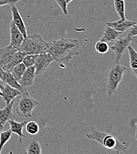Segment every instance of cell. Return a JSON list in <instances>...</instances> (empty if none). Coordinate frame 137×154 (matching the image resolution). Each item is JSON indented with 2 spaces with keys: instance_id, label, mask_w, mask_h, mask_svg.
<instances>
[{
  "instance_id": "f546056e",
  "label": "cell",
  "mask_w": 137,
  "mask_h": 154,
  "mask_svg": "<svg viewBox=\"0 0 137 154\" xmlns=\"http://www.w3.org/2000/svg\"><path fill=\"white\" fill-rule=\"evenodd\" d=\"M5 84V83H4V82L2 81V80L0 78V89H1V90H2V88H4Z\"/></svg>"
},
{
  "instance_id": "ba28073f",
  "label": "cell",
  "mask_w": 137,
  "mask_h": 154,
  "mask_svg": "<svg viewBox=\"0 0 137 154\" xmlns=\"http://www.w3.org/2000/svg\"><path fill=\"white\" fill-rule=\"evenodd\" d=\"M0 78L4 83L14 88L17 89L22 94L28 92L27 88L21 86L19 84V81L14 78L10 72L0 70Z\"/></svg>"
},
{
  "instance_id": "836d02e7",
  "label": "cell",
  "mask_w": 137,
  "mask_h": 154,
  "mask_svg": "<svg viewBox=\"0 0 137 154\" xmlns=\"http://www.w3.org/2000/svg\"><path fill=\"white\" fill-rule=\"evenodd\" d=\"M122 1H125V0H122Z\"/></svg>"
},
{
  "instance_id": "1f68e13d",
  "label": "cell",
  "mask_w": 137,
  "mask_h": 154,
  "mask_svg": "<svg viewBox=\"0 0 137 154\" xmlns=\"http://www.w3.org/2000/svg\"><path fill=\"white\" fill-rule=\"evenodd\" d=\"M72 1H73V0H67V4H69V3H70V2H72Z\"/></svg>"
},
{
  "instance_id": "ac0fdd59",
  "label": "cell",
  "mask_w": 137,
  "mask_h": 154,
  "mask_svg": "<svg viewBox=\"0 0 137 154\" xmlns=\"http://www.w3.org/2000/svg\"><path fill=\"white\" fill-rule=\"evenodd\" d=\"M26 54H25V53H24L23 52H21V51H17L15 53V54L14 55V57L13 58V59L11 60V61L10 63H8L7 65L4 66L2 68V69H1V70L11 72L12 69H13V68L16 65H17V64L20 63L21 62H22L23 58H24V56Z\"/></svg>"
},
{
  "instance_id": "7c38bea8",
  "label": "cell",
  "mask_w": 137,
  "mask_h": 154,
  "mask_svg": "<svg viewBox=\"0 0 137 154\" xmlns=\"http://www.w3.org/2000/svg\"><path fill=\"white\" fill-rule=\"evenodd\" d=\"M11 12H12V16H13L12 21L19 29V30L22 33L24 38H25L27 36V28L24 24V20L22 19V17L20 15L17 7L15 5H11Z\"/></svg>"
},
{
  "instance_id": "83f0119b",
  "label": "cell",
  "mask_w": 137,
  "mask_h": 154,
  "mask_svg": "<svg viewBox=\"0 0 137 154\" xmlns=\"http://www.w3.org/2000/svg\"><path fill=\"white\" fill-rule=\"evenodd\" d=\"M126 32H127L128 35L132 38L136 36L137 35V24L130 27L129 29H127Z\"/></svg>"
},
{
  "instance_id": "8fae6325",
  "label": "cell",
  "mask_w": 137,
  "mask_h": 154,
  "mask_svg": "<svg viewBox=\"0 0 137 154\" xmlns=\"http://www.w3.org/2000/svg\"><path fill=\"white\" fill-rule=\"evenodd\" d=\"M10 43L16 49L19 50L22 42L24 40V36L20 32L19 29L16 27L14 23L11 21L10 26Z\"/></svg>"
},
{
  "instance_id": "5bb4252c",
  "label": "cell",
  "mask_w": 137,
  "mask_h": 154,
  "mask_svg": "<svg viewBox=\"0 0 137 154\" xmlns=\"http://www.w3.org/2000/svg\"><path fill=\"white\" fill-rule=\"evenodd\" d=\"M136 24L137 23L135 21L127 19H119L114 22L106 23V24L108 25L115 30L122 33L126 32L128 29Z\"/></svg>"
},
{
  "instance_id": "3957f363",
  "label": "cell",
  "mask_w": 137,
  "mask_h": 154,
  "mask_svg": "<svg viewBox=\"0 0 137 154\" xmlns=\"http://www.w3.org/2000/svg\"><path fill=\"white\" fill-rule=\"evenodd\" d=\"M49 43L38 34L28 36L24 38L18 51L27 54L39 55L47 52Z\"/></svg>"
},
{
  "instance_id": "52a82bcc",
  "label": "cell",
  "mask_w": 137,
  "mask_h": 154,
  "mask_svg": "<svg viewBox=\"0 0 137 154\" xmlns=\"http://www.w3.org/2000/svg\"><path fill=\"white\" fill-rule=\"evenodd\" d=\"M54 61L53 58L48 52L37 55L34 66L36 69V75L42 74Z\"/></svg>"
},
{
  "instance_id": "f1b7e54d",
  "label": "cell",
  "mask_w": 137,
  "mask_h": 154,
  "mask_svg": "<svg viewBox=\"0 0 137 154\" xmlns=\"http://www.w3.org/2000/svg\"><path fill=\"white\" fill-rule=\"evenodd\" d=\"M21 0H0V7L4 5H13Z\"/></svg>"
},
{
  "instance_id": "44dd1931",
  "label": "cell",
  "mask_w": 137,
  "mask_h": 154,
  "mask_svg": "<svg viewBox=\"0 0 137 154\" xmlns=\"http://www.w3.org/2000/svg\"><path fill=\"white\" fill-rule=\"evenodd\" d=\"M26 67L24 65V64L22 62H21L20 63L16 65L11 71V74L14 78L18 81H20L22 75H23L24 72H25L26 69Z\"/></svg>"
},
{
  "instance_id": "7402d4cb",
  "label": "cell",
  "mask_w": 137,
  "mask_h": 154,
  "mask_svg": "<svg viewBox=\"0 0 137 154\" xmlns=\"http://www.w3.org/2000/svg\"><path fill=\"white\" fill-rule=\"evenodd\" d=\"M114 7L119 19H126L125 14V2L122 0H114Z\"/></svg>"
},
{
  "instance_id": "30bf717a",
  "label": "cell",
  "mask_w": 137,
  "mask_h": 154,
  "mask_svg": "<svg viewBox=\"0 0 137 154\" xmlns=\"http://www.w3.org/2000/svg\"><path fill=\"white\" fill-rule=\"evenodd\" d=\"M36 69L34 66L26 68L25 72L19 81L21 86L25 88H28L33 85L36 78Z\"/></svg>"
},
{
  "instance_id": "603a6c76",
  "label": "cell",
  "mask_w": 137,
  "mask_h": 154,
  "mask_svg": "<svg viewBox=\"0 0 137 154\" xmlns=\"http://www.w3.org/2000/svg\"><path fill=\"white\" fill-rule=\"evenodd\" d=\"M25 126L26 132L30 135H37L39 132V126L38 123H37L36 122L31 121L27 123Z\"/></svg>"
},
{
  "instance_id": "4fadbf2b",
  "label": "cell",
  "mask_w": 137,
  "mask_h": 154,
  "mask_svg": "<svg viewBox=\"0 0 137 154\" xmlns=\"http://www.w3.org/2000/svg\"><path fill=\"white\" fill-rule=\"evenodd\" d=\"M1 91L2 94V98L4 102L6 103V104H9L17 97L20 96L22 94V93L19 90L6 84H5L2 90H1Z\"/></svg>"
},
{
  "instance_id": "5b68a950",
  "label": "cell",
  "mask_w": 137,
  "mask_h": 154,
  "mask_svg": "<svg viewBox=\"0 0 137 154\" xmlns=\"http://www.w3.org/2000/svg\"><path fill=\"white\" fill-rule=\"evenodd\" d=\"M18 100L16 112L17 115L25 118H31L33 110L38 106L39 102L31 96L27 92L22 94Z\"/></svg>"
},
{
  "instance_id": "d6a6232c",
  "label": "cell",
  "mask_w": 137,
  "mask_h": 154,
  "mask_svg": "<svg viewBox=\"0 0 137 154\" xmlns=\"http://www.w3.org/2000/svg\"><path fill=\"white\" fill-rule=\"evenodd\" d=\"M2 91H1V90L0 89V96L2 97Z\"/></svg>"
},
{
  "instance_id": "7a4b0ae2",
  "label": "cell",
  "mask_w": 137,
  "mask_h": 154,
  "mask_svg": "<svg viewBox=\"0 0 137 154\" xmlns=\"http://www.w3.org/2000/svg\"><path fill=\"white\" fill-rule=\"evenodd\" d=\"M85 136L89 139L97 142L106 149L115 151L117 154L126 152L128 149L127 143L121 142L114 134L103 132L95 128H91Z\"/></svg>"
},
{
  "instance_id": "e0dca14e",
  "label": "cell",
  "mask_w": 137,
  "mask_h": 154,
  "mask_svg": "<svg viewBox=\"0 0 137 154\" xmlns=\"http://www.w3.org/2000/svg\"><path fill=\"white\" fill-rule=\"evenodd\" d=\"M122 33V32L117 31L108 25L106 24L103 30V34L100 40L106 43L114 42Z\"/></svg>"
},
{
  "instance_id": "ffe728a7",
  "label": "cell",
  "mask_w": 137,
  "mask_h": 154,
  "mask_svg": "<svg viewBox=\"0 0 137 154\" xmlns=\"http://www.w3.org/2000/svg\"><path fill=\"white\" fill-rule=\"evenodd\" d=\"M130 56V65L133 74L137 76V53L133 46L130 45L127 49Z\"/></svg>"
},
{
  "instance_id": "2e32d148",
  "label": "cell",
  "mask_w": 137,
  "mask_h": 154,
  "mask_svg": "<svg viewBox=\"0 0 137 154\" xmlns=\"http://www.w3.org/2000/svg\"><path fill=\"white\" fill-rule=\"evenodd\" d=\"M8 123L10 126V130L12 133L16 134L19 136V142L22 143V139L25 137V136L23 134L22 131L23 128L25 127L26 123H27L26 121H23L21 122H18L14 120V119L10 120L8 121Z\"/></svg>"
},
{
  "instance_id": "4316f807",
  "label": "cell",
  "mask_w": 137,
  "mask_h": 154,
  "mask_svg": "<svg viewBox=\"0 0 137 154\" xmlns=\"http://www.w3.org/2000/svg\"><path fill=\"white\" fill-rule=\"evenodd\" d=\"M56 2L59 6L62 12L65 16H68V10H67V0H55Z\"/></svg>"
},
{
  "instance_id": "484cf974",
  "label": "cell",
  "mask_w": 137,
  "mask_h": 154,
  "mask_svg": "<svg viewBox=\"0 0 137 154\" xmlns=\"http://www.w3.org/2000/svg\"><path fill=\"white\" fill-rule=\"evenodd\" d=\"M37 55L26 54L22 59V62L24 64L26 68L34 66Z\"/></svg>"
},
{
  "instance_id": "277c9868",
  "label": "cell",
  "mask_w": 137,
  "mask_h": 154,
  "mask_svg": "<svg viewBox=\"0 0 137 154\" xmlns=\"http://www.w3.org/2000/svg\"><path fill=\"white\" fill-rule=\"evenodd\" d=\"M127 69L125 66L120 64V63H114L108 73L106 83V92L109 96H112L117 91L118 86Z\"/></svg>"
},
{
  "instance_id": "d4e9b609",
  "label": "cell",
  "mask_w": 137,
  "mask_h": 154,
  "mask_svg": "<svg viewBox=\"0 0 137 154\" xmlns=\"http://www.w3.org/2000/svg\"><path fill=\"white\" fill-rule=\"evenodd\" d=\"M96 51L100 54H105L109 50V46L108 43L99 40L95 46Z\"/></svg>"
},
{
  "instance_id": "cb8c5ba5",
  "label": "cell",
  "mask_w": 137,
  "mask_h": 154,
  "mask_svg": "<svg viewBox=\"0 0 137 154\" xmlns=\"http://www.w3.org/2000/svg\"><path fill=\"white\" fill-rule=\"evenodd\" d=\"M12 135V132L11 130L5 131H2L0 134V154L1 153L2 149L5 144L10 140Z\"/></svg>"
},
{
  "instance_id": "8992f818",
  "label": "cell",
  "mask_w": 137,
  "mask_h": 154,
  "mask_svg": "<svg viewBox=\"0 0 137 154\" xmlns=\"http://www.w3.org/2000/svg\"><path fill=\"white\" fill-rule=\"evenodd\" d=\"M133 41L132 37L127 35L124 38H118L114 42L113 45L109 47V50L113 51L115 55L114 63H119L127 48Z\"/></svg>"
},
{
  "instance_id": "4dcf8cb0",
  "label": "cell",
  "mask_w": 137,
  "mask_h": 154,
  "mask_svg": "<svg viewBox=\"0 0 137 154\" xmlns=\"http://www.w3.org/2000/svg\"><path fill=\"white\" fill-rule=\"evenodd\" d=\"M4 125H2V124L0 123V134H1V132L3 131V130H4Z\"/></svg>"
},
{
  "instance_id": "6da1fadb",
  "label": "cell",
  "mask_w": 137,
  "mask_h": 154,
  "mask_svg": "<svg viewBox=\"0 0 137 154\" xmlns=\"http://www.w3.org/2000/svg\"><path fill=\"white\" fill-rule=\"evenodd\" d=\"M80 42L78 39L61 38L49 43L47 52L58 62H69L73 57L80 54Z\"/></svg>"
},
{
  "instance_id": "9a60e30c",
  "label": "cell",
  "mask_w": 137,
  "mask_h": 154,
  "mask_svg": "<svg viewBox=\"0 0 137 154\" xmlns=\"http://www.w3.org/2000/svg\"><path fill=\"white\" fill-rule=\"evenodd\" d=\"M14 102L15 101L13 100L9 104H6L5 108L0 109V123L2 125H4L8 120L15 119L13 112Z\"/></svg>"
},
{
  "instance_id": "9c48e42d",
  "label": "cell",
  "mask_w": 137,
  "mask_h": 154,
  "mask_svg": "<svg viewBox=\"0 0 137 154\" xmlns=\"http://www.w3.org/2000/svg\"><path fill=\"white\" fill-rule=\"evenodd\" d=\"M17 51L11 45L0 48V70L11 61Z\"/></svg>"
},
{
  "instance_id": "d6986e66",
  "label": "cell",
  "mask_w": 137,
  "mask_h": 154,
  "mask_svg": "<svg viewBox=\"0 0 137 154\" xmlns=\"http://www.w3.org/2000/svg\"><path fill=\"white\" fill-rule=\"evenodd\" d=\"M41 146L37 137H33L30 139L25 149L26 154H41Z\"/></svg>"
}]
</instances>
